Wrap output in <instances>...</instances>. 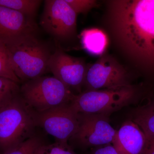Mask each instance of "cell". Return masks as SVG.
Listing matches in <instances>:
<instances>
[{"label":"cell","instance_id":"cell-18","mask_svg":"<svg viewBox=\"0 0 154 154\" xmlns=\"http://www.w3.org/2000/svg\"><path fill=\"white\" fill-rule=\"evenodd\" d=\"M0 78L9 79L19 84L21 83V81L11 68L5 47L1 42H0Z\"/></svg>","mask_w":154,"mask_h":154},{"label":"cell","instance_id":"cell-16","mask_svg":"<svg viewBox=\"0 0 154 154\" xmlns=\"http://www.w3.org/2000/svg\"><path fill=\"white\" fill-rule=\"evenodd\" d=\"M19 84L6 78H0V108L20 93Z\"/></svg>","mask_w":154,"mask_h":154},{"label":"cell","instance_id":"cell-13","mask_svg":"<svg viewBox=\"0 0 154 154\" xmlns=\"http://www.w3.org/2000/svg\"><path fill=\"white\" fill-rule=\"evenodd\" d=\"M131 120L141 129L146 138L154 137V99L133 110Z\"/></svg>","mask_w":154,"mask_h":154},{"label":"cell","instance_id":"cell-1","mask_svg":"<svg viewBox=\"0 0 154 154\" xmlns=\"http://www.w3.org/2000/svg\"><path fill=\"white\" fill-rule=\"evenodd\" d=\"M113 29L120 43L134 58L154 66V0L113 2Z\"/></svg>","mask_w":154,"mask_h":154},{"label":"cell","instance_id":"cell-6","mask_svg":"<svg viewBox=\"0 0 154 154\" xmlns=\"http://www.w3.org/2000/svg\"><path fill=\"white\" fill-rule=\"evenodd\" d=\"M36 126L54 137L56 142L68 145L78 129L79 113L69 103L41 112H36Z\"/></svg>","mask_w":154,"mask_h":154},{"label":"cell","instance_id":"cell-15","mask_svg":"<svg viewBox=\"0 0 154 154\" xmlns=\"http://www.w3.org/2000/svg\"><path fill=\"white\" fill-rule=\"evenodd\" d=\"M42 2L40 0H0V7L17 11L33 19Z\"/></svg>","mask_w":154,"mask_h":154},{"label":"cell","instance_id":"cell-3","mask_svg":"<svg viewBox=\"0 0 154 154\" xmlns=\"http://www.w3.org/2000/svg\"><path fill=\"white\" fill-rule=\"evenodd\" d=\"M35 114L20 93L0 108V154L34 135Z\"/></svg>","mask_w":154,"mask_h":154},{"label":"cell","instance_id":"cell-19","mask_svg":"<svg viewBox=\"0 0 154 154\" xmlns=\"http://www.w3.org/2000/svg\"><path fill=\"white\" fill-rule=\"evenodd\" d=\"M36 154H75L69 145L56 142L51 144H43Z\"/></svg>","mask_w":154,"mask_h":154},{"label":"cell","instance_id":"cell-10","mask_svg":"<svg viewBox=\"0 0 154 154\" xmlns=\"http://www.w3.org/2000/svg\"><path fill=\"white\" fill-rule=\"evenodd\" d=\"M49 70L57 79L70 90H79L85 84L88 67L82 60L66 54L57 48L51 55L47 64Z\"/></svg>","mask_w":154,"mask_h":154},{"label":"cell","instance_id":"cell-8","mask_svg":"<svg viewBox=\"0 0 154 154\" xmlns=\"http://www.w3.org/2000/svg\"><path fill=\"white\" fill-rule=\"evenodd\" d=\"M79 113V127L72 138L78 145L93 148L112 143L117 131L110 124L109 116Z\"/></svg>","mask_w":154,"mask_h":154},{"label":"cell","instance_id":"cell-4","mask_svg":"<svg viewBox=\"0 0 154 154\" xmlns=\"http://www.w3.org/2000/svg\"><path fill=\"white\" fill-rule=\"evenodd\" d=\"M137 91L131 85L101 90H87L74 95L69 105L77 113H111L135 102Z\"/></svg>","mask_w":154,"mask_h":154},{"label":"cell","instance_id":"cell-12","mask_svg":"<svg viewBox=\"0 0 154 154\" xmlns=\"http://www.w3.org/2000/svg\"><path fill=\"white\" fill-rule=\"evenodd\" d=\"M145 142L142 131L130 119L117 131L112 144L119 154H143Z\"/></svg>","mask_w":154,"mask_h":154},{"label":"cell","instance_id":"cell-22","mask_svg":"<svg viewBox=\"0 0 154 154\" xmlns=\"http://www.w3.org/2000/svg\"><path fill=\"white\" fill-rule=\"evenodd\" d=\"M143 154H154V137L146 138Z\"/></svg>","mask_w":154,"mask_h":154},{"label":"cell","instance_id":"cell-11","mask_svg":"<svg viewBox=\"0 0 154 154\" xmlns=\"http://www.w3.org/2000/svg\"><path fill=\"white\" fill-rule=\"evenodd\" d=\"M37 30L38 27L33 18L0 7V42L5 44L19 35L36 34Z\"/></svg>","mask_w":154,"mask_h":154},{"label":"cell","instance_id":"cell-2","mask_svg":"<svg viewBox=\"0 0 154 154\" xmlns=\"http://www.w3.org/2000/svg\"><path fill=\"white\" fill-rule=\"evenodd\" d=\"M4 44L11 68L21 82L42 76L48 69L52 53L35 33L19 35Z\"/></svg>","mask_w":154,"mask_h":154},{"label":"cell","instance_id":"cell-14","mask_svg":"<svg viewBox=\"0 0 154 154\" xmlns=\"http://www.w3.org/2000/svg\"><path fill=\"white\" fill-rule=\"evenodd\" d=\"M83 47L94 55L102 54L106 49L107 38L105 33L98 29H86L81 34Z\"/></svg>","mask_w":154,"mask_h":154},{"label":"cell","instance_id":"cell-9","mask_svg":"<svg viewBox=\"0 0 154 154\" xmlns=\"http://www.w3.org/2000/svg\"><path fill=\"white\" fill-rule=\"evenodd\" d=\"M85 85L88 90H101L130 85L126 71L107 56L88 67Z\"/></svg>","mask_w":154,"mask_h":154},{"label":"cell","instance_id":"cell-5","mask_svg":"<svg viewBox=\"0 0 154 154\" xmlns=\"http://www.w3.org/2000/svg\"><path fill=\"white\" fill-rule=\"evenodd\" d=\"M20 94L36 112L68 104L74 94L54 76H42L29 80L20 87Z\"/></svg>","mask_w":154,"mask_h":154},{"label":"cell","instance_id":"cell-20","mask_svg":"<svg viewBox=\"0 0 154 154\" xmlns=\"http://www.w3.org/2000/svg\"><path fill=\"white\" fill-rule=\"evenodd\" d=\"M77 14H86L98 5L94 0H65Z\"/></svg>","mask_w":154,"mask_h":154},{"label":"cell","instance_id":"cell-17","mask_svg":"<svg viewBox=\"0 0 154 154\" xmlns=\"http://www.w3.org/2000/svg\"><path fill=\"white\" fill-rule=\"evenodd\" d=\"M43 144L40 138L34 135L14 148L2 154H36L38 148Z\"/></svg>","mask_w":154,"mask_h":154},{"label":"cell","instance_id":"cell-21","mask_svg":"<svg viewBox=\"0 0 154 154\" xmlns=\"http://www.w3.org/2000/svg\"><path fill=\"white\" fill-rule=\"evenodd\" d=\"M88 154H119L113 145L108 144L93 148Z\"/></svg>","mask_w":154,"mask_h":154},{"label":"cell","instance_id":"cell-7","mask_svg":"<svg viewBox=\"0 0 154 154\" xmlns=\"http://www.w3.org/2000/svg\"><path fill=\"white\" fill-rule=\"evenodd\" d=\"M77 16L65 0H46L40 25L57 40H65L76 33Z\"/></svg>","mask_w":154,"mask_h":154}]
</instances>
